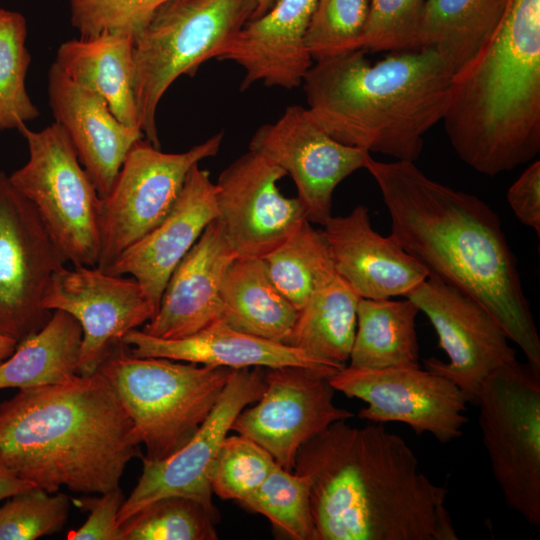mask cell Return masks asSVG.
I'll use <instances>...</instances> for the list:
<instances>
[{
	"label": "cell",
	"instance_id": "6da1fadb",
	"mask_svg": "<svg viewBox=\"0 0 540 540\" xmlns=\"http://www.w3.org/2000/svg\"><path fill=\"white\" fill-rule=\"evenodd\" d=\"M391 236L442 281L479 302L540 368V337L517 260L494 210L477 196L429 178L415 162L367 157Z\"/></svg>",
	"mask_w": 540,
	"mask_h": 540
},
{
	"label": "cell",
	"instance_id": "7a4b0ae2",
	"mask_svg": "<svg viewBox=\"0 0 540 540\" xmlns=\"http://www.w3.org/2000/svg\"><path fill=\"white\" fill-rule=\"evenodd\" d=\"M293 472L309 484L315 540L458 539L447 489L382 423H332L299 448Z\"/></svg>",
	"mask_w": 540,
	"mask_h": 540
},
{
	"label": "cell",
	"instance_id": "3957f363",
	"mask_svg": "<svg viewBox=\"0 0 540 540\" xmlns=\"http://www.w3.org/2000/svg\"><path fill=\"white\" fill-rule=\"evenodd\" d=\"M140 444L99 370L20 389L0 403V466L49 493L63 486L86 495L118 488Z\"/></svg>",
	"mask_w": 540,
	"mask_h": 540
},
{
	"label": "cell",
	"instance_id": "277c9868",
	"mask_svg": "<svg viewBox=\"0 0 540 540\" xmlns=\"http://www.w3.org/2000/svg\"><path fill=\"white\" fill-rule=\"evenodd\" d=\"M453 72L434 48L371 64L355 50L313 62L303 89L315 122L335 140L415 162L424 135L443 119Z\"/></svg>",
	"mask_w": 540,
	"mask_h": 540
},
{
	"label": "cell",
	"instance_id": "5b68a950",
	"mask_svg": "<svg viewBox=\"0 0 540 540\" xmlns=\"http://www.w3.org/2000/svg\"><path fill=\"white\" fill-rule=\"evenodd\" d=\"M459 158L495 176L540 151V0H509L491 38L453 75L443 117Z\"/></svg>",
	"mask_w": 540,
	"mask_h": 540
},
{
	"label": "cell",
	"instance_id": "8992f818",
	"mask_svg": "<svg viewBox=\"0 0 540 540\" xmlns=\"http://www.w3.org/2000/svg\"><path fill=\"white\" fill-rule=\"evenodd\" d=\"M112 385L146 454L159 461L197 432L218 401L233 369L136 357L122 341L112 345L98 369Z\"/></svg>",
	"mask_w": 540,
	"mask_h": 540
},
{
	"label": "cell",
	"instance_id": "52a82bcc",
	"mask_svg": "<svg viewBox=\"0 0 540 540\" xmlns=\"http://www.w3.org/2000/svg\"><path fill=\"white\" fill-rule=\"evenodd\" d=\"M257 0H168L134 40V94L145 139L160 148L158 105L181 76H194L252 19Z\"/></svg>",
	"mask_w": 540,
	"mask_h": 540
},
{
	"label": "cell",
	"instance_id": "ba28073f",
	"mask_svg": "<svg viewBox=\"0 0 540 540\" xmlns=\"http://www.w3.org/2000/svg\"><path fill=\"white\" fill-rule=\"evenodd\" d=\"M18 131L28 160L8 175L11 184L32 203L67 262L96 267L101 198L70 139L56 122L39 131L25 124Z\"/></svg>",
	"mask_w": 540,
	"mask_h": 540
},
{
	"label": "cell",
	"instance_id": "9c48e42d",
	"mask_svg": "<svg viewBox=\"0 0 540 540\" xmlns=\"http://www.w3.org/2000/svg\"><path fill=\"white\" fill-rule=\"evenodd\" d=\"M482 441L507 506L540 525V368L504 367L482 383L477 404Z\"/></svg>",
	"mask_w": 540,
	"mask_h": 540
},
{
	"label": "cell",
	"instance_id": "30bf717a",
	"mask_svg": "<svg viewBox=\"0 0 540 540\" xmlns=\"http://www.w3.org/2000/svg\"><path fill=\"white\" fill-rule=\"evenodd\" d=\"M223 136L218 132L180 153L163 152L144 138L132 146L110 192L101 198L96 267L105 270L168 215L189 171L217 155Z\"/></svg>",
	"mask_w": 540,
	"mask_h": 540
},
{
	"label": "cell",
	"instance_id": "8fae6325",
	"mask_svg": "<svg viewBox=\"0 0 540 540\" xmlns=\"http://www.w3.org/2000/svg\"><path fill=\"white\" fill-rule=\"evenodd\" d=\"M66 263L32 203L0 172V334L19 343L47 323L43 299Z\"/></svg>",
	"mask_w": 540,
	"mask_h": 540
},
{
	"label": "cell",
	"instance_id": "7c38bea8",
	"mask_svg": "<svg viewBox=\"0 0 540 540\" xmlns=\"http://www.w3.org/2000/svg\"><path fill=\"white\" fill-rule=\"evenodd\" d=\"M410 299L433 325L448 362L424 360L427 370L455 383L476 406L482 383L494 372L518 362L516 351L495 318L474 298L438 277L410 291Z\"/></svg>",
	"mask_w": 540,
	"mask_h": 540
},
{
	"label": "cell",
	"instance_id": "4fadbf2b",
	"mask_svg": "<svg viewBox=\"0 0 540 540\" xmlns=\"http://www.w3.org/2000/svg\"><path fill=\"white\" fill-rule=\"evenodd\" d=\"M335 389L367 406L358 416L370 422H401L440 443L462 435L467 400L448 378L418 367L362 369L344 366L329 378Z\"/></svg>",
	"mask_w": 540,
	"mask_h": 540
},
{
	"label": "cell",
	"instance_id": "5bb4252c",
	"mask_svg": "<svg viewBox=\"0 0 540 540\" xmlns=\"http://www.w3.org/2000/svg\"><path fill=\"white\" fill-rule=\"evenodd\" d=\"M264 388V368L233 369L208 417L184 446L159 461L140 456L142 474L118 512V525L143 506L167 496L194 499L219 515L210 483L214 461L238 414L255 403Z\"/></svg>",
	"mask_w": 540,
	"mask_h": 540
},
{
	"label": "cell",
	"instance_id": "9a60e30c",
	"mask_svg": "<svg viewBox=\"0 0 540 540\" xmlns=\"http://www.w3.org/2000/svg\"><path fill=\"white\" fill-rule=\"evenodd\" d=\"M330 374L302 366L264 368L265 388L244 408L231 431L245 436L293 471L299 448L332 423L354 414L334 404Z\"/></svg>",
	"mask_w": 540,
	"mask_h": 540
},
{
	"label": "cell",
	"instance_id": "2e32d148",
	"mask_svg": "<svg viewBox=\"0 0 540 540\" xmlns=\"http://www.w3.org/2000/svg\"><path fill=\"white\" fill-rule=\"evenodd\" d=\"M285 175L251 149L220 173L216 221L237 257L262 258L307 220L299 199L284 196L277 186Z\"/></svg>",
	"mask_w": 540,
	"mask_h": 540
},
{
	"label": "cell",
	"instance_id": "e0dca14e",
	"mask_svg": "<svg viewBox=\"0 0 540 540\" xmlns=\"http://www.w3.org/2000/svg\"><path fill=\"white\" fill-rule=\"evenodd\" d=\"M249 149L271 159L292 178L307 220L322 226L332 216L335 188L365 168L370 155L332 138L299 105L287 107L276 121L260 126Z\"/></svg>",
	"mask_w": 540,
	"mask_h": 540
},
{
	"label": "cell",
	"instance_id": "ac0fdd59",
	"mask_svg": "<svg viewBox=\"0 0 540 540\" xmlns=\"http://www.w3.org/2000/svg\"><path fill=\"white\" fill-rule=\"evenodd\" d=\"M43 306L73 316L82 329L77 372L94 373L108 349L131 330L145 325L155 309L131 276L112 275L98 267L58 270L46 290Z\"/></svg>",
	"mask_w": 540,
	"mask_h": 540
},
{
	"label": "cell",
	"instance_id": "d6986e66",
	"mask_svg": "<svg viewBox=\"0 0 540 540\" xmlns=\"http://www.w3.org/2000/svg\"><path fill=\"white\" fill-rule=\"evenodd\" d=\"M217 218L216 185L195 165L168 215L104 271L133 277L155 309L167 281L205 228Z\"/></svg>",
	"mask_w": 540,
	"mask_h": 540
},
{
	"label": "cell",
	"instance_id": "ffe728a7",
	"mask_svg": "<svg viewBox=\"0 0 540 540\" xmlns=\"http://www.w3.org/2000/svg\"><path fill=\"white\" fill-rule=\"evenodd\" d=\"M315 4L316 0H274L225 45L217 59L243 69L240 90L259 82L284 89L302 84L314 62L306 34Z\"/></svg>",
	"mask_w": 540,
	"mask_h": 540
},
{
	"label": "cell",
	"instance_id": "44dd1931",
	"mask_svg": "<svg viewBox=\"0 0 540 540\" xmlns=\"http://www.w3.org/2000/svg\"><path fill=\"white\" fill-rule=\"evenodd\" d=\"M336 273L360 298L405 297L429 276L427 268L391 236L376 232L369 210L356 206L323 226Z\"/></svg>",
	"mask_w": 540,
	"mask_h": 540
},
{
	"label": "cell",
	"instance_id": "7402d4cb",
	"mask_svg": "<svg viewBox=\"0 0 540 540\" xmlns=\"http://www.w3.org/2000/svg\"><path fill=\"white\" fill-rule=\"evenodd\" d=\"M236 257L215 219L170 275L158 309L142 331L180 339L221 320V286Z\"/></svg>",
	"mask_w": 540,
	"mask_h": 540
},
{
	"label": "cell",
	"instance_id": "603a6c76",
	"mask_svg": "<svg viewBox=\"0 0 540 540\" xmlns=\"http://www.w3.org/2000/svg\"><path fill=\"white\" fill-rule=\"evenodd\" d=\"M48 97L54 122L67 134L100 198L105 197L144 134L119 121L102 98L70 80L55 63L48 73Z\"/></svg>",
	"mask_w": 540,
	"mask_h": 540
},
{
	"label": "cell",
	"instance_id": "cb8c5ba5",
	"mask_svg": "<svg viewBox=\"0 0 540 540\" xmlns=\"http://www.w3.org/2000/svg\"><path fill=\"white\" fill-rule=\"evenodd\" d=\"M122 342L136 357H159L230 369L302 366L333 375L343 367L321 361L305 351L239 332L218 320L180 339H161L133 329Z\"/></svg>",
	"mask_w": 540,
	"mask_h": 540
},
{
	"label": "cell",
	"instance_id": "d4e9b609",
	"mask_svg": "<svg viewBox=\"0 0 540 540\" xmlns=\"http://www.w3.org/2000/svg\"><path fill=\"white\" fill-rule=\"evenodd\" d=\"M53 63L70 80L102 98L119 121L140 129L132 37L105 32L71 39L60 44Z\"/></svg>",
	"mask_w": 540,
	"mask_h": 540
},
{
	"label": "cell",
	"instance_id": "484cf974",
	"mask_svg": "<svg viewBox=\"0 0 540 540\" xmlns=\"http://www.w3.org/2000/svg\"><path fill=\"white\" fill-rule=\"evenodd\" d=\"M223 320L258 338L286 343L298 310L276 288L260 257H236L221 286Z\"/></svg>",
	"mask_w": 540,
	"mask_h": 540
},
{
	"label": "cell",
	"instance_id": "4316f807",
	"mask_svg": "<svg viewBox=\"0 0 540 540\" xmlns=\"http://www.w3.org/2000/svg\"><path fill=\"white\" fill-rule=\"evenodd\" d=\"M509 0H426L416 49L434 48L453 75L491 38Z\"/></svg>",
	"mask_w": 540,
	"mask_h": 540
},
{
	"label": "cell",
	"instance_id": "83f0119b",
	"mask_svg": "<svg viewBox=\"0 0 540 540\" xmlns=\"http://www.w3.org/2000/svg\"><path fill=\"white\" fill-rule=\"evenodd\" d=\"M81 341L79 322L65 311H52L47 323L17 343L14 352L0 363V389L71 381L78 375Z\"/></svg>",
	"mask_w": 540,
	"mask_h": 540
},
{
	"label": "cell",
	"instance_id": "f1b7e54d",
	"mask_svg": "<svg viewBox=\"0 0 540 540\" xmlns=\"http://www.w3.org/2000/svg\"><path fill=\"white\" fill-rule=\"evenodd\" d=\"M419 312L408 298H360L349 366L362 369L420 366L416 332Z\"/></svg>",
	"mask_w": 540,
	"mask_h": 540
},
{
	"label": "cell",
	"instance_id": "f546056e",
	"mask_svg": "<svg viewBox=\"0 0 540 540\" xmlns=\"http://www.w3.org/2000/svg\"><path fill=\"white\" fill-rule=\"evenodd\" d=\"M359 299L350 285L336 276L298 310L285 344L321 361L346 366L356 333Z\"/></svg>",
	"mask_w": 540,
	"mask_h": 540
},
{
	"label": "cell",
	"instance_id": "4dcf8cb0",
	"mask_svg": "<svg viewBox=\"0 0 540 540\" xmlns=\"http://www.w3.org/2000/svg\"><path fill=\"white\" fill-rule=\"evenodd\" d=\"M262 259L273 284L297 310L338 276L323 229L308 220Z\"/></svg>",
	"mask_w": 540,
	"mask_h": 540
},
{
	"label": "cell",
	"instance_id": "1f68e13d",
	"mask_svg": "<svg viewBox=\"0 0 540 540\" xmlns=\"http://www.w3.org/2000/svg\"><path fill=\"white\" fill-rule=\"evenodd\" d=\"M219 515L194 499L159 498L143 506L119 526L121 540H216Z\"/></svg>",
	"mask_w": 540,
	"mask_h": 540
},
{
	"label": "cell",
	"instance_id": "d6a6232c",
	"mask_svg": "<svg viewBox=\"0 0 540 540\" xmlns=\"http://www.w3.org/2000/svg\"><path fill=\"white\" fill-rule=\"evenodd\" d=\"M27 34L20 12L0 8V130H18L40 114L26 89L31 62Z\"/></svg>",
	"mask_w": 540,
	"mask_h": 540
},
{
	"label": "cell",
	"instance_id": "836d02e7",
	"mask_svg": "<svg viewBox=\"0 0 540 540\" xmlns=\"http://www.w3.org/2000/svg\"><path fill=\"white\" fill-rule=\"evenodd\" d=\"M240 505L266 517L293 540H315L307 479L278 464L261 486Z\"/></svg>",
	"mask_w": 540,
	"mask_h": 540
},
{
	"label": "cell",
	"instance_id": "e575fe53",
	"mask_svg": "<svg viewBox=\"0 0 540 540\" xmlns=\"http://www.w3.org/2000/svg\"><path fill=\"white\" fill-rule=\"evenodd\" d=\"M276 465L271 454L251 439L227 435L212 467V493L241 503L261 486Z\"/></svg>",
	"mask_w": 540,
	"mask_h": 540
},
{
	"label": "cell",
	"instance_id": "d590c367",
	"mask_svg": "<svg viewBox=\"0 0 540 540\" xmlns=\"http://www.w3.org/2000/svg\"><path fill=\"white\" fill-rule=\"evenodd\" d=\"M369 0H316L306 34L314 61L361 50Z\"/></svg>",
	"mask_w": 540,
	"mask_h": 540
},
{
	"label": "cell",
	"instance_id": "8d00e7d4",
	"mask_svg": "<svg viewBox=\"0 0 540 540\" xmlns=\"http://www.w3.org/2000/svg\"><path fill=\"white\" fill-rule=\"evenodd\" d=\"M0 507V540H34L64 527L70 498L40 488L16 493Z\"/></svg>",
	"mask_w": 540,
	"mask_h": 540
},
{
	"label": "cell",
	"instance_id": "74e56055",
	"mask_svg": "<svg viewBox=\"0 0 540 540\" xmlns=\"http://www.w3.org/2000/svg\"><path fill=\"white\" fill-rule=\"evenodd\" d=\"M168 0H68L70 22L79 37L118 33L135 38Z\"/></svg>",
	"mask_w": 540,
	"mask_h": 540
},
{
	"label": "cell",
	"instance_id": "f35d334b",
	"mask_svg": "<svg viewBox=\"0 0 540 540\" xmlns=\"http://www.w3.org/2000/svg\"><path fill=\"white\" fill-rule=\"evenodd\" d=\"M426 0H369L361 50H415Z\"/></svg>",
	"mask_w": 540,
	"mask_h": 540
},
{
	"label": "cell",
	"instance_id": "ab89813d",
	"mask_svg": "<svg viewBox=\"0 0 540 540\" xmlns=\"http://www.w3.org/2000/svg\"><path fill=\"white\" fill-rule=\"evenodd\" d=\"M125 500L120 487L99 496H85L73 499V503L84 511H89L86 522L77 530L67 534L68 540H121L117 522L118 512Z\"/></svg>",
	"mask_w": 540,
	"mask_h": 540
},
{
	"label": "cell",
	"instance_id": "60d3db41",
	"mask_svg": "<svg viewBox=\"0 0 540 540\" xmlns=\"http://www.w3.org/2000/svg\"><path fill=\"white\" fill-rule=\"evenodd\" d=\"M507 201L518 220L540 236V161L528 166L507 192Z\"/></svg>",
	"mask_w": 540,
	"mask_h": 540
},
{
	"label": "cell",
	"instance_id": "b9f144b4",
	"mask_svg": "<svg viewBox=\"0 0 540 540\" xmlns=\"http://www.w3.org/2000/svg\"><path fill=\"white\" fill-rule=\"evenodd\" d=\"M28 481L20 479L0 466V501L10 496L34 488Z\"/></svg>",
	"mask_w": 540,
	"mask_h": 540
},
{
	"label": "cell",
	"instance_id": "7bdbcfd3",
	"mask_svg": "<svg viewBox=\"0 0 540 540\" xmlns=\"http://www.w3.org/2000/svg\"><path fill=\"white\" fill-rule=\"evenodd\" d=\"M16 345L17 342L14 339L0 334V363L14 352Z\"/></svg>",
	"mask_w": 540,
	"mask_h": 540
},
{
	"label": "cell",
	"instance_id": "ee69618b",
	"mask_svg": "<svg viewBox=\"0 0 540 540\" xmlns=\"http://www.w3.org/2000/svg\"><path fill=\"white\" fill-rule=\"evenodd\" d=\"M274 0H257V7L252 19H255L262 15L272 5Z\"/></svg>",
	"mask_w": 540,
	"mask_h": 540
}]
</instances>
